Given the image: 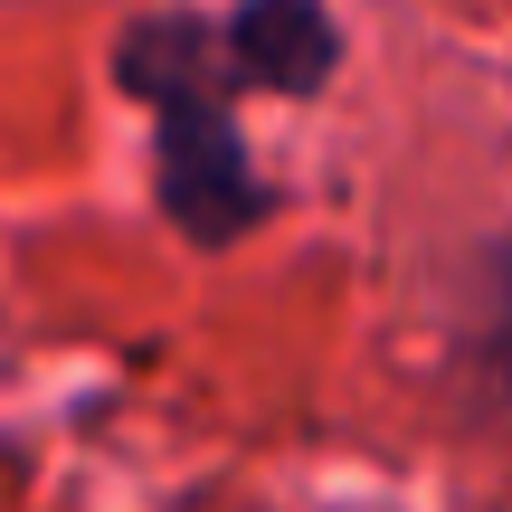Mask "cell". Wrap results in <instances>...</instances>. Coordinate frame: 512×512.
I'll return each instance as SVG.
<instances>
[{
  "label": "cell",
  "instance_id": "obj_2",
  "mask_svg": "<svg viewBox=\"0 0 512 512\" xmlns=\"http://www.w3.org/2000/svg\"><path fill=\"white\" fill-rule=\"evenodd\" d=\"M219 29V67L238 95H323L342 76V19L323 0H238Z\"/></svg>",
  "mask_w": 512,
  "mask_h": 512
},
{
  "label": "cell",
  "instance_id": "obj_3",
  "mask_svg": "<svg viewBox=\"0 0 512 512\" xmlns=\"http://www.w3.org/2000/svg\"><path fill=\"white\" fill-rule=\"evenodd\" d=\"M475 361L494 380V399L512 408V238L484 247V313H475Z\"/></svg>",
  "mask_w": 512,
  "mask_h": 512
},
{
  "label": "cell",
  "instance_id": "obj_1",
  "mask_svg": "<svg viewBox=\"0 0 512 512\" xmlns=\"http://www.w3.org/2000/svg\"><path fill=\"white\" fill-rule=\"evenodd\" d=\"M114 86L152 114V200L200 256L238 247L247 228L275 219V181L256 171L238 114H228L219 29L200 10H143L114 38Z\"/></svg>",
  "mask_w": 512,
  "mask_h": 512
}]
</instances>
